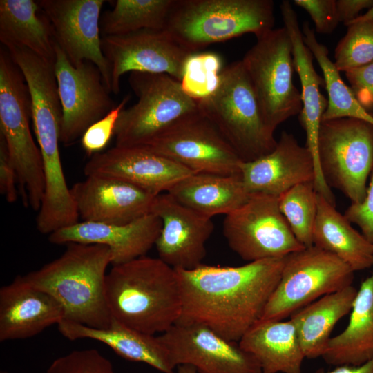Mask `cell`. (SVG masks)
<instances>
[{"label": "cell", "instance_id": "e575fe53", "mask_svg": "<svg viewBox=\"0 0 373 373\" xmlns=\"http://www.w3.org/2000/svg\"><path fill=\"white\" fill-rule=\"evenodd\" d=\"M334 51V65L347 72L373 61V20L350 23Z\"/></svg>", "mask_w": 373, "mask_h": 373}, {"label": "cell", "instance_id": "ac0fdd59", "mask_svg": "<svg viewBox=\"0 0 373 373\" xmlns=\"http://www.w3.org/2000/svg\"><path fill=\"white\" fill-rule=\"evenodd\" d=\"M86 177L70 188L82 221L124 224L151 213L156 195L119 178Z\"/></svg>", "mask_w": 373, "mask_h": 373}, {"label": "cell", "instance_id": "cb8c5ba5", "mask_svg": "<svg viewBox=\"0 0 373 373\" xmlns=\"http://www.w3.org/2000/svg\"><path fill=\"white\" fill-rule=\"evenodd\" d=\"M57 327L61 335L68 340L89 338L99 341L126 360L144 363L162 373H175L177 367L159 336L137 331L115 319L106 329L93 328L66 320L61 321Z\"/></svg>", "mask_w": 373, "mask_h": 373}, {"label": "cell", "instance_id": "3957f363", "mask_svg": "<svg viewBox=\"0 0 373 373\" xmlns=\"http://www.w3.org/2000/svg\"><path fill=\"white\" fill-rule=\"evenodd\" d=\"M57 258L23 276L53 296L64 319L93 328L111 326L113 317L106 294V269L111 253L106 246L71 242Z\"/></svg>", "mask_w": 373, "mask_h": 373}, {"label": "cell", "instance_id": "ab89813d", "mask_svg": "<svg viewBox=\"0 0 373 373\" xmlns=\"http://www.w3.org/2000/svg\"><path fill=\"white\" fill-rule=\"evenodd\" d=\"M345 74L356 100L370 112L373 109V61Z\"/></svg>", "mask_w": 373, "mask_h": 373}, {"label": "cell", "instance_id": "5bb4252c", "mask_svg": "<svg viewBox=\"0 0 373 373\" xmlns=\"http://www.w3.org/2000/svg\"><path fill=\"white\" fill-rule=\"evenodd\" d=\"M144 146L193 173H240L242 161L202 113L178 124Z\"/></svg>", "mask_w": 373, "mask_h": 373}, {"label": "cell", "instance_id": "277c9868", "mask_svg": "<svg viewBox=\"0 0 373 373\" xmlns=\"http://www.w3.org/2000/svg\"><path fill=\"white\" fill-rule=\"evenodd\" d=\"M272 0H175L165 30L184 49L198 52L214 43L274 28Z\"/></svg>", "mask_w": 373, "mask_h": 373}, {"label": "cell", "instance_id": "5b68a950", "mask_svg": "<svg viewBox=\"0 0 373 373\" xmlns=\"http://www.w3.org/2000/svg\"><path fill=\"white\" fill-rule=\"evenodd\" d=\"M28 85L6 48H0V135L16 168L23 206L39 211L45 178L41 152L30 131Z\"/></svg>", "mask_w": 373, "mask_h": 373}, {"label": "cell", "instance_id": "74e56055", "mask_svg": "<svg viewBox=\"0 0 373 373\" xmlns=\"http://www.w3.org/2000/svg\"><path fill=\"white\" fill-rule=\"evenodd\" d=\"M293 3L306 10L318 33L330 34L340 23L336 0H294Z\"/></svg>", "mask_w": 373, "mask_h": 373}, {"label": "cell", "instance_id": "8d00e7d4", "mask_svg": "<svg viewBox=\"0 0 373 373\" xmlns=\"http://www.w3.org/2000/svg\"><path fill=\"white\" fill-rule=\"evenodd\" d=\"M130 99L125 96L120 103L115 106L103 118L92 124L81 137V144L85 152L90 156L102 152L108 145L114 131L117 120L121 111L125 108Z\"/></svg>", "mask_w": 373, "mask_h": 373}, {"label": "cell", "instance_id": "4fadbf2b", "mask_svg": "<svg viewBox=\"0 0 373 373\" xmlns=\"http://www.w3.org/2000/svg\"><path fill=\"white\" fill-rule=\"evenodd\" d=\"M102 49L111 70V91L115 95L122 76L128 72L166 74L180 82L184 64L193 54L165 29L103 36Z\"/></svg>", "mask_w": 373, "mask_h": 373}, {"label": "cell", "instance_id": "6da1fadb", "mask_svg": "<svg viewBox=\"0 0 373 373\" xmlns=\"http://www.w3.org/2000/svg\"><path fill=\"white\" fill-rule=\"evenodd\" d=\"M285 259L266 258L238 267L202 263L192 269H175L182 301L177 322L203 325L239 342L261 318L280 279Z\"/></svg>", "mask_w": 373, "mask_h": 373}, {"label": "cell", "instance_id": "bcb514c9", "mask_svg": "<svg viewBox=\"0 0 373 373\" xmlns=\"http://www.w3.org/2000/svg\"><path fill=\"white\" fill-rule=\"evenodd\" d=\"M1 373H7V372L4 371H1Z\"/></svg>", "mask_w": 373, "mask_h": 373}, {"label": "cell", "instance_id": "52a82bcc", "mask_svg": "<svg viewBox=\"0 0 373 373\" xmlns=\"http://www.w3.org/2000/svg\"><path fill=\"white\" fill-rule=\"evenodd\" d=\"M128 83L137 102L117 120L115 146H145L178 124L201 114L198 102L166 74L131 72Z\"/></svg>", "mask_w": 373, "mask_h": 373}, {"label": "cell", "instance_id": "b9f144b4", "mask_svg": "<svg viewBox=\"0 0 373 373\" xmlns=\"http://www.w3.org/2000/svg\"><path fill=\"white\" fill-rule=\"evenodd\" d=\"M336 10L340 22L347 26L360 16L364 9L373 6V0H336Z\"/></svg>", "mask_w": 373, "mask_h": 373}, {"label": "cell", "instance_id": "44dd1931", "mask_svg": "<svg viewBox=\"0 0 373 373\" xmlns=\"http://www.w3.org/2000/svg\"><path fill=\"white\" fill-rule=\"evenodd\" d=\"M161 229V219L149 213L124 224L78 222L50 233L48 240L56 245L76 242L106 246L111 251L114 266L146 256L155 245Z\"/></svg>", "mask_w": 373, "mask_h": 373}, {"label": "cell", "instance_id": "d6a6232c", "mask_svg": "<svg viewBox=\"0 0 373 373\" xmlns=\"http://www.w3.org/2000/svg\"><path fill=\"white\" fill-rule=\"evenodd\" d=\"M317 195L314 182H308L293 186L278 197L280 212L296 238L305 247L313 245Z\"/></svg>", "mask_w": 373, "mask_h": 373}, {"label": "cell", "instance_id": "e0dca14e", "mask_svg": "<svg viewBox=\"0 0 373 373\" xmlns=\"http://www.w3.org/2000/svg\"><path fill=\"white\" fill-rule=\"evenodd\" d=\"M151 213L162 220L155 245L158 258L173 269H192L202 265L206 242L214 229L211 218L184 205L167 192L155 197Z\"/></svg>", "mask_w": 373, "mask_h": 373}, {"label": "cell", "instance_id": "8992f818", "mask_svg": "<svg viewBox=\"0 0 373 373\" xmlns=\"http://www.w3.org/2000/svg\"><path fill=\"white\" fill-rule=\"evenodd\" d=\"M201 113L217 128L242 162L271 153L277 144L266 125L241 60L222 69L216 90L198 101Z\"/></svg>", "mask_w": 373, "mask_h": 373}, {"label": "cell", "instance_id": "1f68e13d", "mask_svg": "<svg viewBox=\"0 0 373 373\" xmlns=\"http://www.w3.org/2000/svg\"><path fill=\"white\" fill-rule=\"evenodd\" d=\"M175 0H117L100 17L102 37L164 30Z\"/></svg>", "mask_w": 373, "mask_h": 373}, {"label": "cell", "instance_id": "60d3db41", "mask_svg": "<svg viewBox=\"0 0 373 373\" xmlns=\"http://www.w3.org/2000/svg\"><path fill=\"white\" fill-rule=\"evenodd\" d=\"M0 193L9 203L15 202L19 195L18 174L8 155L6 142L1 135Z\"/></svg>", "mask_w": 373, "mask_h": 373}, {"label": "cell", "instance_id": "4316f807", "mask_svg": "<svg viewBox=\"0 0 373 373\" xmlns=\"http://www.w3.org/2000/svg\"><path fill=\"white\" fill-rule=\"evenodd\" d=\"M0 41L6 48H23L55 64L52 27L37 1H0Z\"/></svg>", "mask_w": 373, "mask_h": 373}, {"label": "cell", "instance_id": "4dcf8cb0", "mask_svg": "<svg viewBox=\"0 0 373 373\" xmlns=\"http://www.w3.org/2000/svg\"><path fill=\"white\" fill-rule=\"evenodd\" d=\"M303 41L321 68L327 92V106L322 120L341 117L359 119L373 124V115L356 100L350 86L341 77L334 63L328 57V49L320 43L307 22L302 27Z\"/></svg>", "mask_w": 373, "mask_h": 373}, {"label": "cell", "instance_id": "f35d334b", "mask_svg": "<svg viewBox=\"0 0 373 373\" xmlns=\"http://www.w3.org/2000/svg\"><path fill=\"white\" fill-rule=\"evenodd\" d=\"M344 216L351 223L358 226L364 237L373 244V172L364 200L361 203L351 204Z\"/></svg>", "mask_w": 373, "mask_h": 373}, {"label": "cell", "instance_id": "836d02e7", "mask_svg": "<svg viewBox=\"0 0 373 373\" xmlns=\"http://www.w3.org/2000/svg\"><path fill=\"white\" fill-rule=\"evenodd\" d=\"M222 69V59L217 53H193L184 64L182 88L193 99H204L218 88Z\"/></svg>", "mask_w": 373, "mask_h": 373}, {"label": "cell", "instance_id": "7bdbcfd3", "mask_svg": "<svg viewBox=\"0 0 373 373\" xmlns=\"http://www.w3.org/2000/svg\"><path fill=\"white\" fill-rule=\"evenodd\" d=\"M314 373H373V358L358 366L340 365L331 371H325L320 368Z\"/></svg>", "mask_w": 373, "mask_h": 373}, {"label": "cell", "instance_id": "ffe728a7", "mask_svg": "<svg viewBox=\"0 0 373 373\" xmlns=\"http://www.w3.org/2000/svg\"><path fill=\"white\" fill-rule=\"evenodd\" d=\"M280 10L284 28L287 31L292 44V54L295 70L298 74L301 85L303 108L300 122L306 133L305 146L311 152L314 162L316 192L327 200L334 194L325 182L318 162V137L323 115L327 106V99L321 93L320 87L325 86V80L314 68V56L303 41L302 30L298 15L289 1H283Z\"/></svg>", "mask_w": 373, "mask_h": 373}, {"label": "cell", "instance_id": "8fae6325", "mask_svg": "<svg viewBox=\"0 0 373 373\" xmlns=\"http://www.w3.org/2000/svg\"><path fill=\"white\" fill-rule=\"evenodd\" d=\"M222 231L230 249L248 262L305 248L280 212L278 197L265 193H251L245 203L225 215Z\"/></svg>", "mask_w": 373, "mask_h": 373}, {"label": "cell", "instance_id": "603a6c76", "mask_svg": "<svg viewBox=\"0 0 373 373\" xmlns=\"http://www.w3.org/2000/svg\"><path fill=\"white\" fill-rule=\"evenodd\" d=\"M64 319L60 303L23 276L0 289L1 342L31 338Z\"/></svg>", "mask_w": 373, "mask_h": 373}, {"label": "cell", "instance_id": "7a4b0ae2", "mask_svg": "<svg viewBox=\"0 0 373 373\" xmlns=\"http://www.w3.org/2000/svg\"><path fill=\"white\" fill-rule=\"evenodd\" d=\"M106 294L113 318L144 333L162 334L181 315L176 271L158 257L144 256L113 266L106 275Z\"/></svg>", "mask_w": 373, "mask_h": 373}, {"label": "cell", "instance_id": "7c38bea8", "mask_svg": "<svg viewBox=\"0 0 373 373\" xmlns=\"http://www.w3.org/2000/svg\"><path fill=\"white\" fill-rule=\"evenodd\" d=\"M55 74L62 108L60 142L68 146L115 106L98 68L85 61L71 64L55 42Z\"/></svg>", "mask_w": 373, "mask_h": 373}, {"label": "cell", "instance_id": "f546056e", "mask_svg": "<svg viewBox=\"0 0 373 373\" xmlns=\"http://www.w3.org/2000/svg\"><path fill=\"white\" fill-rule=\"evenodd\" d=\"M358 290L352 285L325 295L290 316L305 358L321 357L335 325L353 306Z\"/></svg>", "mask_w": 373, "mask_h": 373}, {"label": "cell", "instance_id": "f1b7e54d", "mask_svg": "<svg viewBox=\"0 0 373 373\" xmlns=\"http://www.w3.org/2000/svg\"><path fill=\"white\" fill-rule=\"evenodd\" d=\"M312 242L313 245L338 257L354 271L373 267V244L318 193Z\"/></svg>", "mask_w": 373, "mask_h": 373}, {"label": "cell", "instance_id": "30bf717a", "mask_svg": "<svg viewBox=\"0 0 373 373\" xmlns=\"http://www.w3.org/2000/svg\"><path fill=\"white\" fill-rule=\"evenodd\" d=\"M317 154L329 187L339 190L352 204L361 203L373 172V124L352 117L322 120Z\"/></svg>", "mask_w": 373, "mask_h": 373}, {"label": "cell", "instance_id": "9c48e42d", "mask_svg": "<svg viewBox=\"0 0 373 373\" xmlns=\"http://www.w3.org/2000/svg\"><path fill=\"white\" fill-rule=\"evenodd\" d=\"M354 271L314 245L285 256L281 277L260 320L280 321L317 299L352 285Z\"/></svg>", "mask_w": 373, "mask_h": 373}, {"label": "cell", "instance_id": "ba28073f", "mask_svg": "<svg viewBox=\"0 0 373 373\" xmlns=\"http://www.w3.org/2000/svg\"><path fill=\"white\" fill-rule=\"evenodd\" d=\"M256 39L241 61L264 121L274 132L280 124L300 115L303 108L293 79L292 44L284 27L273 28Z\"/></svg>", "mask_w": 373, "mask_h": 373}, {"label": "cell", "instance_id": "9a60e30c", "mask_svg": "<svg viewBox=\"0 0 373 373\" xmlns=\"http://www.w3.org/2000/svg\"><path fill=\"white\" fill-rule=\"evenodd\" d=\"M158 336L176 367L191 365L198 373H262L256 358L239 342L203 325L177 322Z\"/></svg>", "mask_w": 373, "mask_h": 373}, {"label": "cell", "instance_id": "2e32d148", "mask_svg": "<svg viewBox=\"0 0 373 373\" xmlns=\"http://www.w3.org/2000/svg\"><path fill=\"white\" fill-rule=\"evenodd\" d=\"M56 44L75 67L85 61L99 70L111 91V70L102 49L100 13L104 0H39Z\"/></svg>", "mask_w": 373, "mask_h": 373}, {"label": "cell", "instance_id": "d6986e66", "mask_svg": "<svg viewBox=\"0 0 373 373\" xmlns=\"http://www.w3.org/2000/svg\"><path fill=\"white\" fill-rule=\"evenodd\" d=\"M86 176L104 175L121 178L157 195L193 173L176 162L144 146H115L90 156Z\"/></svg>", "mask_w": 373, "mask_h": 373}, {"label": "cell", "instance_id": "d590c367", "mask_svg": "<svg viewBox=\"0 0 373 373\" xmlns=\"http://www.w3.org/2000/svg\"><path fill=\"white\" fill-rule=\"evenodd\" d=\"M46 373H115L111 362L96 349L73 350L52 361Z\"/></svg>", "mask_w": 373, "mask_h": 373}, {"label": "cell", "instance_id": "d4e9b609", "mask_svg": "<svg viewBox=\"0 0 373 373\" xmlns=\"http://www.w3.org/2000/svg\"><path fill=\"white\" fill-rule=\"evenodd\" d=\"M239 344L256 358L262 373H302L305 356L290 319L259 320Z\"/></svg>", "mask_w": 373, "mask_h": 373}, {"label": "cell", "instance_id": "7402d4cb", "mask_svg": "<svg viewBox=\"0 0 373 373\" xmlns=\"http://www.w3.org/2000/svg\"><path fill=\"white\" fill-rule=\"evenodd\" d=\"M240 174L249 193L279 197L298 184L314 182V162L305 146L283 131L275 149L257 160L242 162Z\"/></svg>", "mask_w": 373, "mask_h": 373}, {"label": "cell", "instance_id": "f6af8a7d", "mask_svg": "<svg viewBox=\"0 0 373 373\" xmlns=\"http://www.w3.org/2000/svg\"><path fill=\"white\" fill-rule=\"evenodd\" d=\"M177 373H198V372L191 365H182L177 367Z\"/></svg>", "mask_w": 373, "mask_h": 373}, {"label": "cell", "instance_id": "83f0119b", "mask_svg": "<svg viewBox=\"0 0 373 373\" xmlns=\"http://www.w3.org/2000/svg\"><path fill=\"white\" fill-rule=\"evenodd\" d=\"M346 328L331 337L322 355L334 366H358L373 358V267L358 290Z\"/></svg>", "mask_w": 373, "mask_h": 373}, {"label": "cell", "instance_id": "484cf974", "mask_svg": "<svg viewBox=\"0 0 373 373\" xmlns=\"http://www.w3.org/2000/svg\"><path fill=\"white\" fill-rule=\"evenodd\" d=\"M167 193L210 218L231 213L245 203L251 195L240 174L210 173H193L174 184Z\"/></svg>", "mask_w": 373, "mask_h": 373}, {"label": "cell", "instance_id": "ee69618b", "mask_svg": "<svg viewBox=\"0 0 373 373\" xmlns=\"http://www.w3.org/2000/svg\"><path fill=\"white\" fill-rule=\"evenodd\" d=\"M371 20H373V6L370 9L367 10L365 14L361 15L356 19L351 21L350 23H353V22H356V21H371Z\"/></svg>", "mask_w": 373, "mask_h": 373}]
</instances>
